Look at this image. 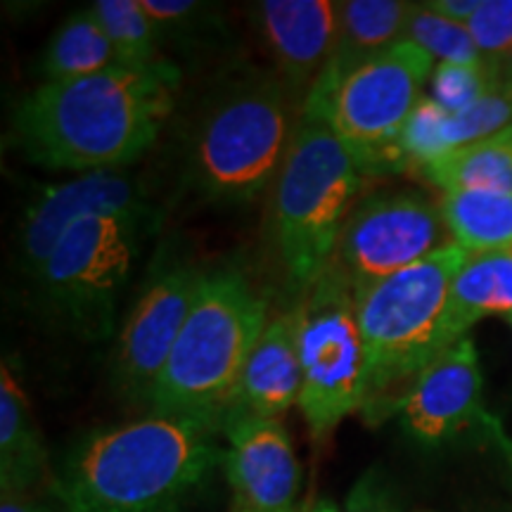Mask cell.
Returning <instances> with one entry per match:
<instances>
[{
    "instance_id": "obj_1",
    "label": "cell",
    "mask_w": 512,
    "mask_h": 512,
    "mask_svg": "<svg viewBox=\"0 0 512 512\" xmlns=\"http://www.w3.org/2000/svg\"><path fill=\"white\" fill-rule=\"evenodd\" d=\"M181 72L169 60L43 83L10 119V143L48 171H121L155 145L174 110Z\"/></svg>"
},
{
    "instance_id": "obj_2",
    "label": "cell",
    "mask_w": 512,
    "mask_h": 512,
    "mask_svg": "<svg viewBox=\"0 0 512 512\" xmlns=\"http://www.w3.org/2000/svg\"><path fill=\"white\" fill-rule=\"evenodd\" d=\"M216 425L157 415L83 437L62 460V512H181L223 465Z\"/></svg>"
},
{
    "instance_id": "obj_3",
    "label": "cell",
    "mask_w": 512,
    "mask_h": 512,
    "mask_svg": "<svg viewBox=\"0 0 512 512\" xmlns=\"http://www.w3.org/2000/svg\"><path fill=\"white\" fill-rule=\"evenodd\" d=\"M283 81L271 72L230 76L204 100L185 155V181L214 207H247L278 178L299 126Z\"/></svg>"
},
{
    "instance_id": "obj_4",
    "label": "cell",
    "mask_w": 512,
    "mask_h": 512,
    "mask_svg": "<svg viewBox=\"0 0 512 512\" xmlns=\"http://www.w3.org/2000/svg\"><path fill=\"white\" fill-rule=\"evenodd\" d=\"M268 304L235 268L204 273L169 363L152 394L157 415L200 418L221 430L249 354L268 325Z\"/></svg>"
},
{
    "instance_id": "obj_5",
    "label": "cell",
    "mask_w": 512,
    "mask_h": 512,
    "mask_svg": "<svg viewBox=\"0 0 512 512\" xmlns=\"http://www.w3.org/2000/svg\"><path fill=\"white\" fill-rule=\"evenodd\" d=\"M470 252L456 242L356 290L358 325L368 363L363 418L380 425L415 377L441 354V325L453 278Z\"/></svg>"
},
{
    "instance_id": "obj_6",
    "label": "cell",
    "mask_w": 512,
    "mask_h": 512,
    "mask_svg": "<svg viewBox=\"0 0 512 512\" xmlns=\"http://www.w3.org/2000/svg\"><path fill=\"white\" fill-rule=\"evenodd\" d=\"M363 176L354 155L325 121L299 117L271 197L278 264L297 299L332 266Z\"/></svg>"
},
{
    "instance_id": "obj_7",
    "label": "cell",
    "mask_w": 512,
    "mask_h": 512,
    "mask_svg": "<svg viewBox=\"0 0 512 512\" xmlns=\"http://www.w3.org/2000/svg\"><path fill=\"white\" fill-rule=\"evenodd\" d=\"M152 223L157 221L140 216H95L69 228L31 278L43 309L86 342L110 339L117 328L119 294Z\"/></svg>"
},
{
    "instance_id": "obj_8",
    "label": "cell",
    "mask_w": 512,
    "mask_h": 512,
    "mask_svg": "<svg viewBox=\"0 0 512 512\" xmlns=\"http://www.w3.org/2000/svg\"><path fill=\"white\" fill-rule=\"evenodd\" d=\"M434 67L437 62L425 50L401 38L323 98L306 102L302 117L325 121L366 176L399 171L396 145L425 98Z\"/></svg>"
},
{
    "instance_id": "obj_9",
    "label": "cell",
    "mask_w": 512,
    "mask_h": 512,
    "mask_svg": "<svg viewBox=\"0 0 512 512\" xmlns=\"http://www.w3.org/2000/svg\"><path fill=\"white\" fill-rule=\"evenodd\" d=\"M292 320L302 366L297 406L311 437L323 441L366 403L368 363L354 287L330 266L299 297Z\"/></svg>"
},
{
    "instance_id": "obj_10",
    "label": "cell",
    "mask_w": 512,
    "mask_h": 512,
    "mask_svg": "<svg viewBox=\"0 0 512 512\" xmlns=\"http://www.w3.org/2000/svg\"><path fill=\"white\" fill-rule=\"evenodd\" d=\"M448 233L439 204L418 192H373L356 200L342 235L332 268L356 290L389 278L439 252Z\"/></svg>"
},
{
    "instance_id": "obj_11",
    "label": "cell",
    "mask_w": 512,
    "mask_h": 512,
    "mask_svg": "<svg viewBox=\"0 0 512 512\" xmlns=\"http://www.w3.org/2000/svg\"><path fill=\"white\" fill-rule=\"evenodd\" d=\"M392 415L406 437L422 446H441L482 434L501 448L512 465V444L501 422L484 408V377L472 337L441 351L396 401Z\"/></svg>"
},
{
    "instance_id": "obj_12",
    "label": "cell",
    "mask_w": 512,
    "mask_h": 512,
    "mask_svg": "<svg viewBox=\"0 0 512 512\" xmlns=\"http://www.w3.org/2000/svg\"><path fill=\"white\" fill-rule=\"evenodd\" d=\"M200 268L171 261L155 268L128 309L112 349L110 373L128 399L150 406L202 283Z\"/></svg>"
},
{
    "instance_id": "obj_13",
    "label": "cell",
    "mask_w": 512,
    "mask_h": 512,
    "mask_svg": "<svg viewBox=\"0 0 512 512\" xmlns=\"http://www.w3.org/2000/svg\"><path fill=\"white\" fill-rule=\"evenodd\" d=\"M95 216H140L159 221V211L143 183L124 169L93 171L48 185L29 202L19 223L17 256L24 275L34 278L67 230Z\"/></svg>"
},
{
    "instance_id": "obj_14",
    "label": "cell",
    "mask_w": 512,
    "mask_h": 512,
    "mask_svg": "<svg viewBox=\"0 0 512 512\" xmlns=\"http://www.w3.org/2000/svg\"><path fill=\"white\" fill-rule=\"evenodd\" d=\"M226 512H304L302 465L283 420H233L223 425Z\"/></svg>"
},
{
    "instance_id": "obj_15",
    "label": "cell",
    "mask_w": 512,
    "mask_h": 512,
    "mask_svg": "<svg viewBox=\"0 0 512 512\" xmlns=\"http://www.w3.org/2000/svg\"><path fill=\"white\" fill-rule=\"evenodd\" d=\"M249 19L271 55L299 114L335 48L339 3L330 0H261L249 5Z\"/></svg>"
},
{
    "instance_id": "obj_16",
    "label": "cell",
    "mask_w": 512,
    "mask_h": 512,
    "mask_svg": "<svg viewBox=\"0 0 512 512\" xmlns=\"http://www.w3.org/2000/svg\"><path fill=\"white\" fill-rule=\"evenodd\" d=\"M302 392V366H299L294 320L275 316L268 320L264 335L249 354L235 387L223 425L233 420H283Z\"/></svg>"
},
{
    "instance_id": "obj_17",
    "label": "cell",
    "mask_w": 512,
    "mask_h": 512,
    "mask_svg": "<svg viewBox=\"0 0 512 512\" xmlns=\"http://www.w3.org/2000/svg\"><path fill=\"white\" fill-rule=\"evenodd\" d=\"M411 10L413 3H403V0H344L339 3L335 48H332L328 67L306 102L323 98L344 76L399 43Z\"/></svg>"
},
{
    "instance_id": "obj_18",
    "label": "cell",
    "mask_w": 512,
    "mask_h": 512,
    "mask_svg": "<svg viewBox=\"0 0 512 512\" xmlns=\"http://www.w3.org/2000/svg\"><path fill=\"white\" fill-rule=\"evenodd\" d=\"M46 472V448L27 394L8 363L0 373V491L29 496Z\"/></svg>"
},
{
    "instance_id": "obj_19",
    "label": "cell",
    "mask_w": 512,
    "mask_h": 512,
    "mask_svg": "<svg viewBox=\"0 0 512 512\" xmlns=\"http://www.w3.org/2000/svg\"><path fill=\"white\" fill-rule=\"evenodd\" d=\"M439 211L453 242L465 252H498L512 245V195L451 190L441 195Z\"/></svg>"
},
{
    "instance_id": "obj_20",
    "label": "cell",
    "mask_w": 512,
    "mask_h": 512,
    "mask_svg": "<svg viewBox=\"0 0 512 512\" xmlns=\"http://www.w3.org/2000/svg\"><path fill=\"white\" fill-rule=\"evenodd\" d=\"M427 181L451 190H491L512 195V138L505 133L456 147L422 166Z\"/></svg>"
},
{
    "instance_id": "obj_21",
    "label": "cell",
    "mask_w": 512,
    "mask_h": 512,
    "mask_svg": "<svg viewBox=\"0 0 512 512\" xmlns=\"http://www.w3.org/2000/svg\"><path fill=\"white\" fill-rule=\"evenodd\" d=\"M110 38L102 31L91 8L74 12L57 27L41 55V74L46 83L74 81L105 69L119 67Z\"/></svg>"
},
{
    "instance_id": "obj_22",
    "label": "cell",
    "mask_w": 512,
    "mask_h": 512,
    "mask_svg": "<svg viewBox=\"0 0 512 512\" xmlns=\"http://www.w3.org/2000/svg\"><path fill=\"white\" fill-rule=\"evenodd\" d=\"M114 53L126 67H152L164 62L162 36L143 8V0H95L91 5Z\"/></svg>"
},
{
    "instance_id": "obj_23",
    "label": "cell",
    "mask_w": 512,
    "mask_h": 512,
    "mask_svg": "<svg viewBox=\"0 0 512 512\" xmlns=\"http://www.w3.org/2000/svg\"><path fill=\"white\" fill-rule=\"evenodd\" d=\"M406 41L425 50L434 62H453V64H477L484 62L470 31L465 24L451 22V19L437 15L430 5H413L411 17L403 31Z\"/></svg>"
},
{
    "instance_id": "obj_24",
    "label": "cell",
    "mask_w": 512,
    "mask_h": 512,
    "mask_svg": "<svg viewBox=\"0 0 512 512\" xmlns=\"http://www.w3.org/2000/svg\"><path fill=\"white\" fill-rule=\"evenodd\" d=\"M501 88V67L491 62L453 64L441 62L434 67L430 98L448 114H458Z\"/></svg>"
},
{
    "instance_id": "obj_25",
    "label": "cell",
    "mask_w": 512,
    "mask_h": 512,
    "mask_svg": "<svg viewBox=\"0 0 512 512\" xmlns=\"http://www.w3.org/2000/svg\"><path fill=\"white\" fill-rule=\"evenodd\" d=\"M512 121V95L503 88H496L486 98L475 102L458 114H448L444 121V143L446 152L456 147L477 143V140L491 138L508 128Z\"/></svg>"
},
{
    "instance_id": "obj_26",
    "label": "cell",
    "mask_w": 512,
    "mask_h": 512,
    "mask_svg": "<svg viewBox=\"0 0 512 512\" xmlns=\"http://www.w3.org/2000/svg\"><path fill=\"white\" fill-rule=\"evenodd\" d=\"M143 8L162 36L176 41L202 38L207 31L219 29V12L214 5L197 0H143Z\"/></svg>"
},
{
    "instance_id": "obj_27",
    "label": "cell",
    "mask_w": 512,
    "mask_h": 512,
    "mask_svg": "<svg viewBox=\"0 0 512 512\" xmlns=\"http://www.w3.org/2000/svg\"><path fill=\"white\" fill-rule=\"evenodd\" d=\"M465 27L486 62L501 67L508 60L512 53V0H482Z\"/></svg>"
},
{
    "instance_id": "obj_28",
    "label": "cell",
    "mask_w": 512,
    "mask_h": 512,
    "mask_svg": "<svg viewBox=\"0 0 512 512\" xmlns=\"http://www.w3.org/2000/svg\"><path fill=\"white\" fill-rule=\"evenodd\" d=\"M304 512H396V510L389 505L387 498H384L380 486L373 482V477H368L356 484L354 494L347 498V503L344 505L332 503V501H318L313 508Z\"/></svg>"
},
{
    "instance_id": "obj_29",
    "label": "cell",
    "mask_w": 512,
    "mask_h": 512,
    "mask_svg": "<svg viewBox=\"0 0 512 512\" xmlns=\"http://www.w3.org/2000/svg\"><path fill=\"white\" fill-rule=\"evenodd\" d=\"M430 10L437 12V15L451 19V22L467 24L475 12L482 5V0H430Z\"/></svg>"
},
{
    "instance_id": "obj_30",
    "label": "cell",
    "mask_w": 512,
    "mask_h": 512,
    "mask_svg": "<svg viewBox=\"0 0 512 512\" xmlns=\"http://www.w3.org/2000/svg\"><path fill=\"white\" fill-rule=\"evenodd\" d=\"M0 512H53L46 505L31 501L29 496H3L0 498Z\"/></svg>"
},
{
    "instance_id": "obj_31",
    "label": "cell",
    "mask_w": 512,
    "mask_h": 512,
    "mask_svg": "<svg viewBox=\"0 0 512 512\" xmlns=\"http://www.w3.org/2000/svg\"><path fill=\"white\" fill-rule=\"evenodd\" d=\"M501 88L512 95V53L508 55V60L501 64Z\"/></svg>"
},
{
    "instance_id": "obj_32",
    "label": "cell",
    "mask_w": 512,
    "mask_h": 512,
    "mask_svg": "<svg viewBox=\"0 0 512 512\" xmlns=\"http://www.w3.org/2000/svg\"><path fill=\"white\" fill-rule=\"evenodd\" d=\"M503 133H505V136H510V138H512V121L508 124V128H503Z\"/></svg>"
},
{
    "instance_id": "obj_33",
    "label": "cell",
    "mask_w": 512,
    "mask_h": 512,
    "mask_svg": "<svg viewBox=\"0 0 512 512\" xmlns=\"http://www.w3.org/2000/svg\"><path fill=\"white\" fill-rule=\"evenodd\" d=\"M508 320H510V323H512V316H510V318H508Z\"/></svg>"
}]
</instances>
